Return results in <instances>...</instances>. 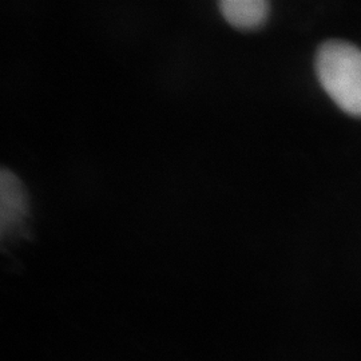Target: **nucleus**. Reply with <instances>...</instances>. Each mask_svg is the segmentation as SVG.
Instances as JSON below:
<instances>
[{
  "mask_svg": "<svg viewBox=\"0 0 361 361\" xmlns=\"http://www.w3.org/2000/svg\"><path fill=\"white\" fill-rule=\"evenodd\" d=\"M316 75L343 111L361 116V50L345 40H328L316 52Z\"/></svg>",
  "mask_w": 361,
  "mask_h": 361,
  "instance_id": "f257e3e1",
  "label": "nucleus"
},
{
  "mask_svg": "<svg viewBox=\"0 0 361 361\" xmlns=\"http://www.w3.org/2000/svg\"><path fill=\"white\" fill-rule=\"evenodd\" d=\"M28 195L23 182L13 171L0 170V235L18 231L28 217Z\"/></svg>",
  "mask_w": 361,
  "mask_h": 361,
  "instance_id": "f03ea898",
  "label": "nucleus"
},
{
  "mask_svg": "<svg viewBox=\"0 0 361 361\" xmlns=\"http://www.w3.org/2000/svg\"><path fill=\"white\" fill-rule=\"evenodd\" d=\"M219 8L233 27L256 30L267 22L271 4L267 0H221Z\"/></svg>",
  "mask_w": 361,
  "mask_h": 361,
  "instance_id": "7ed1b4c3",
  "label": "nucleus"
}]
</instances>
